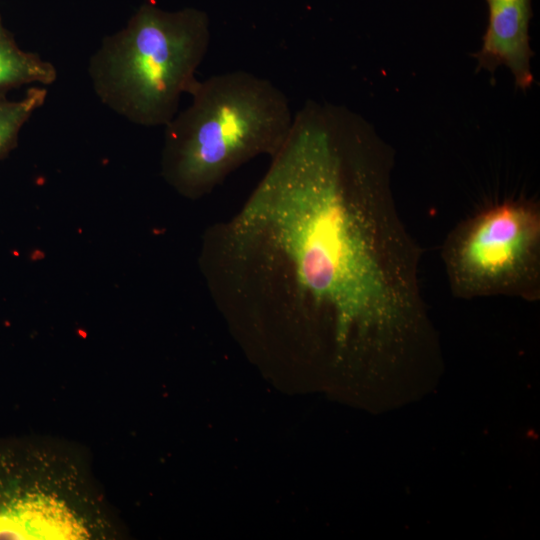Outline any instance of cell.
Returning a JSON list of instances; mask_svg holds the SVG:
<instances>
[{
	"instance_id": "cell-7",
	"label": "cell",
	"mask_w": 540,
	"mask_h": 540,
	"mask_svg": "<svg viewBox=\"0 0 540 540\" xmlns=\"http://www.w3.org/2000/svg\"><path fill=\"white\" fill-rule=\"evenodd\" d=\"M56 79L55 66L39 55L21 49L0 18V94L28 84L50 85Z\"/></svg>"
},
{
	"instance_id": "cell-1",
	"label": "cell",
	"mask_w": 540,
	"mask_h": 540,
	"mask_svg": "<svg viewBox=\"0 0 540 540\" xmlns=\"http://www.w3.org/2000/svg\"><path fill=\"white\" fill-rule=\"evenodd\" d=\"M393 166L362 116L307 101L241 208L206 232L217 306L264 343L321 361L397 366L433 353L422 249L397 210Z\"/></svg>"
},
{
	"instance_id": "cell-3",
	"label": "cell",
	"mask_w": 540,
	"mask_h": 540,
	"mask_svg": "<svg viewBox=\"0 0 540 540\" xmlns=\"http://www.w3.org/2000/svg\"><path fill=\"white\" fill-rule=\"evenodd\" d=\"M210 43L204 11H165L143 3L125 27L106 36L91 56L88 74L102 104L127 121L166 126Z\"/></svg>"
},
{
	"instance_id": "cell-5",
	"label": "cell",
	"mask_w": 540,
	"mask_h": 540,
	"mask_svg": "<svg viewBox=\"0 0 540 540\" xmlns=\"http://www.w3.org/2000/svg\"><path fill=\"white\" fill-rule=\"evenodd\" d=\"M454 296L540 298V207L508 199L463 220L441 251Z\"/></svg>"
},
{
	"instance_id": "cell-8",
	"label": "cell",
	"mask_w": 540,
	"mask_h": 540,
	"mask_svg": "<svg viewBox=\"0 0 540 540\" xmlns=\"http://www.w3.org/2000/svg\"><path fill=\"white\" fill-rule=\"evenodd\" d=\"M47 90L30 87L22 98L9 100L0 94V157L16 143L21 128L44 103Z\"/></svg>"
},
{
	"instance_id": "cell-2",
	"label": "cell",
	"mask_w": 540,
	"mask_h": 540,
	"mask_svg": "<svg viewBox=\"0 0 540 540\" xmlns=\"http://www.w3.org/2000/svg\"><path fill=\"white\" fill-rule=\"evenodd\" d=\"M191 104L165 126L163 173L180 193H210L244 163L272 157L294 115L270 80L244 70L195 80Z\"/></svg>"
},
{
	"instance_id": "cell-6",
	"label": "cell",
	"mask_w": 540,
	"mask_h": 540,
	"mask_svg": "<svg viewBox=\"0 0 540 540\" xmlns=\"http://www.w3.org/2000/svg\"><path fill=\"white\" fill-rule=\"evenodd\" d=\"M532 0H486L488 25L482 37V47L472 54L477 60L476 71L494 75L501 65L512 73L515 86L526 92L534 83L529 24L533 15Z\"/></svg>"
},
{
	"instance_id": "cell-4",
	"label": "cell",
	"mask_w": 540,
	"mask_h": 540,
	"mask_svg": "<svg viewBox=\"0 0 540 540\" xmlns=\"http://www.w3.org/2000/svg\"><path fill=\"white\" fill-rule=\"evenodd\" d=\"M121 530L86 458L58 440L0 438V539H115Z\"/></svg>"
}]
</instances>
